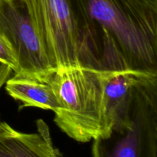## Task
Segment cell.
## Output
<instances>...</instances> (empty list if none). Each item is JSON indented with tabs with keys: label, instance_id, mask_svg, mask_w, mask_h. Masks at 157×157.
Wrapping results in <instances>:
<instances>
[{
	"label": "cell",
	"instance_id": "8992f818",
	"mask_svg": "<svg viewBox=\"0 0 157 157\" xmlns=\"http://www.w3.org/2000/svg\"><path fill=\"white\" fill-rule=\"evenodd\" d=\"M35 133H22L0 122V157H62L54 147L48 124L39 119Z\"/></svg>",
	"mask_w": 157,
	"mask_h": 157
},
{
	"label": "cell",
	"instance_id": "52a82bcc",
	"mask_svg": "<svg viewBox=\"0 0 157 157\" xmlns=\"http://www.w3.org/2000/svg\"><path fill=\"white\" fill-rule=\"evenodd\" d=\"M101 73L107 117L111 129L115 115L127 102L133 87L149 77L157 75L133 70L101 71Z\"/></svg>",
	"mask_w": 157,
	"mask_h": 157
},
{
	"label": "cell",
	"instance_id": "5b68a950",
	"mask_svg": "<svg viewBox=\"0 0 157 157\" xmlns=\"http://www.w3.org/2000/svg\"><path fill=\"white\" fill-rule=\"evenodd\" d=\"M0 35L18 61L15 75L45 82L55 71L24 0H0Z\"/></svg>",
	"mask_w": 157,
	"mask_h": 157
},
{
	"label": "cell",
	"instance_id": "9c48e42d",
	"mask_svg": "<svg viewBox=\"0 0 157 157\" xmlns=\"http://www.w3.org/2000/svg\"><path fill=\"white\" fill-rule=\"evenodd\" d=\"M0 61L9 66L15 74L18 73V65L16 57L10 46L1 35H0Z\"/></svg>",
	"mask_w": 157,
	"mask_h": 157
},
{
	"label": "cell",
	"instance_id": "277c9868",
	"mask_svg": "<svg viewBox=\"0 0 157 157\" xmlns=\"http://www.w3.org/2000/svg\"><path fill=\"white\" fill-rule=\"evenodd\" d=\"M54 70L86 67L87 58L67 0H24Z\"/></svg>",
	"mask_w": 157,
	"mask_h": 157
},
{
	"label": "cell",
	"instance_id": "3957f363",
	"mask_svg": "<svg viewBox=\"0 0 157 157\" xmlns=\"http://www.w3.org/2000/svg\"><path fill=\"white\" fill-rule=\"evenodd\" d=\"M93 140L92 157H157V76L133 87L109 134Z\"/></svg>",
	"mask_w": 157,
	"mask_h": 157
},
{
	"label": "cell",
	"instance_id": "ba28073f",
	"mask_svg": "<svg viewBox=\"0 0 157 157\" xmlns=\"http://www.w3.org/2000/svg\"><path fill=\"white\" fill-rule=\"evenodd\" d=\"M5 84L9 96L22 103L19 109L33 107L53 112L58 109L57 98L48 83L29 77L15 75Z\"/></svg>",
	"mask_w": 157,
	"mask_h": 157
},
{
	"label": "cell",
	"instance_id": "30bf717a",
	"mask_svg": "<svg viewBox=\"0 0 157 157\" xmlns=\"http://www.w3.org/2000/svg\"><path fill=\"white\" fill-rule=\"evenodd\" d=\"M12 70L9 66L0 61V89L9 79Z\"/></svg>",
	"mask_w": 157,
	"mask_h": 157
},
{
	"label": "cell",
	"instance_id": "7a4b0ae2",
	"mask_svg": "<svg viewBox=\"0 0 157 157\" xmlns=\"http://www.w3.org/2000/svg\"><path fill=\"white\" fill-rule=\"evenodd\" d=\"M46 83L57 98L54 121L61 131L81 143L109 134L101 71L86 67L60 68Z\"/></svg>",
	"mask_w": 157,
	"mask_h": 157
},
{
	"label": "cell",
	"instance_id": "6da1fadb",
	"mask_svg": "<svg viewBox=\"0 0 157 157\" xmlns=\"http://www.w3.org/2000/svg\"><path fill=\"white\" fill-rule=\"evenodd\" d=\"M88 67L157 75V0H67Z\"/></svg>",
	"mask_w": 157,
	"mask_h": 157
}]
</instances>
